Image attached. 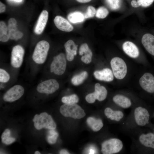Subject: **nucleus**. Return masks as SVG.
<instances>
[{
	"instance_id": "f257e3e1",
	"label": "nucleus",
	"mask_w": 154,
	"mask_h": 154,
	"mask_svg": "<svg viewBox=\"0 0 154 154\" xmlns=\"http://www.w3.org/2000/svg\"><path fill=\"white\" fill-rule=\"evenodd\" d=\"M50 48L48 42L45 40H42L37 44L33 52L32 58L36 63L41 64L46 61Z\"/></svg>"
},
{
	"instance_id": "f03ea898",
	"label": "nucleus",
	"mask_w": 154,
	"mask_h": 154,
	"mask_svg": "<svg viewBox=\"0 0 154 154\" xmlns=\"http://www.w3.org/2000/svg\"><path fill=\"white\" fill-rule=\"evenodd\" d=\"M60 110L61 114L64 116L75 119L81 118L86 115L84 110L76 104H64L60 106Z\"/></svg>"
},
{
	"instance_id": "7ed1b4c3",
	"label": "nucleus",
	"mask_w": 154,
	"mask_h": 154,
	"mask_svg": "<svg viewBox=\"0 0 154 154\" xmlns=\"http://www.w3.org/2000/svg\"><path fill=\"white\" fill-rule=\"evenodd\" d=\"M110 64L115 78L119 80L123 79L127 71V65L123 60L119 57H114L111 60Z\"/></svg>"
},
{
	"instance_id": "20e7f679",
	"label": "nucleus",
	"mask_w": 154,
	"mask_h": 154,
	"mask_svg": "<svg viewBox=\"0 0 154 154\" xmlns=\"http://www.w3.org/2000/svg\"><path fill=\"white\" fill-rule=\"evenodd\" d=\"M66 66V58L63 53H60L53 58L50 66V70L57 75H62L65 72Z\"/></svg>"
},
{
	"instance_id": "39448f33",
	"label": "nucleus",
	"mask_w": 154,
	"mask_h": 154,
	"mask_svg": "<svg viewBox=\"0 0 154 154\" xmlns=\"http://www.w3.org/2000/svg\"><path fill=\"white\" fill-rule=\"evenodd\" d=\"M123 144L117 138H112L104 141L102 144L101 151L104 154H112L119 152L122 149Z\"/></svg>"
},
{
	"instance_id": "423d86ee",
	"label": "nucleus",
	"mask_w": 154,
	"mask_h": 154,
	"mask_svg": "<svg viewBox=\"0 0 154 154\" xmlns=\"http://www.w3.org/2000/svg\"><path fill=\"white\" fill-rule=\"evenodd\" d=\"M59 86V84L56 80L51 79L40 83L37 86L36 89L40 93L50 94L58 90Z\"/></svg>"
},
{
	"instance_id": "0eeeda50",
	"label": "nucleus",
	"mask_w": 154,
	"mask_h": 154,
	"mask_svg": "<svg viewBox=\"0 0 154 154\" xmlns=\"http://www.w3.org/2000/svg\"><path fill=\"white\" fill-rule=\"evenodd\" d=\"M25 89L23 86L16 85L8 90L3 95V100L5 102H13L19 99L23 95Z\"/></svg>"
},
{
	"instance_id": "6e6552de",
	"label": "nucleus",
	"mask_w": 154,
	"mask_h": 154,
	"mask_svg": "<svg viewBox=\"0 0 154 154\" xmlns=\"http://www.w3.org/2000/svg\"><path fill=\"white\" fill-rule=\"evenodd\" d=\"M23 47L19 45L14 46L12 50L11 57V64L14 68H18L22 65L24 55Z\"/></svg>"
},
{
	"instance_id": "1a4fd4ad",
	"label": "nucleus",
	"mask_w": 154,
	"mask_h": 154,
	"mask_svg": "<svg viewBox=\"0 0 154 154\" xmlns=\"http://www.w3.org/2000/svg\"><path fill=\"white\" fill-rule=\"evenodd\" d=\"M135 120L136 123L140 126H144L148 122L149 114L147 110L139 106L135 109L134 112Z\"/></svg>"
},
{
	"instance_id": "9d476101",
	"label": "nucleus",
	"mask_w": 154,
	"mask_h": 154,
	"mask_svg": "<svg viewBox=\"0 0 154 154\" xmlns=\"http://www.w3.org/2000/svg\"><path fill=\"white\" fill-rule=\"evenodd\" d=\"M141 87L145 90L150 93L154 92V77L151 73H145L139 81Z\"/></svg>"
},
{
	"instance_id": "9b49d317",
	"label": "nucleus",
	"mask_w": 154,
	"mask_h": 154,
	"mask_svg": "<svg viewBox=\"0 0 154 154\" xmlns=\"http://www.w3.org/2000/svg\"><path fill=\"white\" fill-rule=\"evenodd\" d=\"M48 13L46 10H43L40 14L34 29L35 34L40 35L42 33L48 21Z\"/></svg>"
},
{
	"instance_id": "f8f14e48",
	"label": "nucleus",
	"mask_w": 154,
	"mask_h": 154,
	"mask_svg": "<svg viewBox=\"0 0 154 154\" xmlns=\"http://www.w3.org/2000/svg\"><path fill=\"white\" fill-rule=\"evenodd\" d=\"M95 78L99 80L110 82L114 79L112 71L109 68H104L101 70H96L94 73Z\"/></svg>"
},
{
	"instance_id": "ddd939ff",
	"label": "nucleus",
	"mask_w": 154,
	"mask_h": 154,
	"mask_svg": "<svg viewBox=\"0 0 154 154\" xmlns=\"http://www.w3.org/2000/svg\"><path fill=\"white\" fill-rule=\"evenodd\" d=\"M54 23L57 28L62 31L70 32L73 29V26L64 17L57 16L54 20Z\"/></svg>"
},
{
	"instance_id": "4468645a",
	"label": "nucleus",
	"mask_w": 154,
	"mask_h": 154,
	"mask_svg": "<svg viewBox=\"0 0 154 154\" xmlns=\"http://www.w3.org/2000/svg\"><path fill=\"white\" fill-rule=\"evenodd\" d=\"M141 42L147 51L154 56V35L150 33L145 34L142 37Z\"/></svg>"
},
{
	"instance_id": "2eb2a0df",
	"label": "nucleus",
	"mask_w": 154,
	"mask_h": 154,
	"mask_svg": "<svg viewBox=\"0 0 154 154\" xmlns=\"http://www.w3.org/2000/svg\"><path fill=\"white\" fill-rule=\"evenodd\" d=\"M124 52L128 56L132 58H136L139 55V51L137 46L133 42L127 41L122 45Z\"/></svg>"
},
{
	"instance_id": "dca6fc26",
	"label": "nucleus",
	"mask_w": 154,
	"mask_h": 154,
	"mask_svg": "<svg viewBox=\"0 0 154 154\" xmlns=\"http://www.w3.org/2000/svg\"><path fill=\"white\" fill-rule=\"evenodd\" d=\"M77 46L71 40H68L65 43L64 46L66 51V58L68 61L73 60L74 56L76 55Z\"/></svg>"
},
{
	"instance_id": "f3484780",
	"label": "nucleus",
	"mask_w": 154,
	"mask_h": 154,
	"mask_svg": "<svg viewBox=\"0 0 154 154\" xmlns=\"http://www.w3.org/2000/svg\"><path fill=\"white\" fill-rule=\"evenodd\" d=\"M79 53L80 55L82 56L81 60L83 62L88 64L91 62L92 53L86 43H84L81 45Z\"/></svg>"
},
{
	"instance_id": "a211bd4d",
	"label": "nucleus",
	"mask_w": 154,
	"mask_h": 154,
	"mask_svg": "<svg viewBox=\"0 0 154 154\" xmlns=\"http://www.w3.org/2000/svg\"><path fill=\"white\" fill-rule=\"evenodd\" d=\"M140 143L147 147L154 149V134L152 133L141 135L139 138Z\"/></svg>"
},
{
	"instance_id": "6ab92c4d",
	"label": "nucleus",
	"mask_w": 154,
	"mask_h": 154,
	"mask_svg": "<svg viewBox=\"0 0 154 154\" xmlns=\"http://www.w3.org/2000/svg\"><path fill=\"white\" fill-rule=\"evenodd\" d=\"M113 100L116 104L124 108L129 107L131 104V100L121 95H115L113 98Z\"/></svg>"
},
{
	"instance_id": "aec40b11",
	"label": "nucleus",
	"mask_w": 154,
	"mask_h": 154,
	"mask_svg": "<svg viewBox=\"0 0 154 154\" xmlns=\"http://www.w3.org/2000/svg\"><path fill=\"white\" fill-rule=\"evenodd\" d=\"M96 99L100 101L104 100L107 95V91L103 86H101L98 83L96 84L95 85V91L94 92Z\"/></svg>"
},
{
	"instance_id": "412c9836",
	"label": "nucleus",
	"mask_w": 154,
	"mask_h": 154,
	"mask_svg": "<svg viewBox=\"0 0 154 154\" xmlns=\"http://www.w3.org/2000/svg\"><path fill=\"white\" fill-rule=\"evenodd\" d=\"M88 125L94 131L100 130L103 127V124L101 119H96L93 117H89L86 120Z\"/></svg>"
},
{
	"instance_id": "4be33fe9",
	"label": "nucleus",
	"mask_w": 154,
	"mask_h": 154,
	"mask_svg": "<svg viewBox=\"0 0 154 154\" xmlns=\"http://www.w3.org/2000/svg\"><path fill=\"white\" fill-rule=\"evenodd\" d=\"M17 21L14 18H11L8 21L7 26L8 34L9 39L15 40V35L18 31L17 27Z\"/></svg>"
},
{
	"instance_id": "5701e85b",
	"label": "nucleus",
	"mask_w": 154,
	"mask_h": 154,
	"mask_svg": "<svg viewBox=\"0 0 154 154\" xmlns=\"http://www.w3.org/2000/svg\"><path fill=\"white\" fill-rule=\"evenodd\" d=\"M69 21L73 23H81L85 19L84 15L80 12H75L70 13L67 17Z\"/></svg>"
},
{
	"instance_id": "b1692460",
	"label": "nucleus",
	"mask_w": 154,
	"mask_h": 154,
	"mask_svg": "<svg viewBox=\"0 0 154 154\" xmlns=\"http://www.w3.org/2000/svg\"><path fill=\"white\" fill-rule=\"evenodd\" d=\"M88 75V73L86 71H83L80 74L74 76L71 79V82L74 85H79L84 82L87 78Z\"/></svg>"
},
{
	"instance_id": "393cba45",
	"label": "nucleus",
	"mask_w": 154,
	"mask_h": 154,
	"mask_svg": "<svg viewBox=\"0 0 154 154\" xmlns=\"http://www.w3.org/2000/svg\"><path fill=\"white\" fill-rule=\"evenodd\" d=\"M9 39L7 26L3 21L0 22V40L3 42L8 41Z\"/></svg>"
},
{
	"instance_id": "a878e982",
	"label": "nucleus",
	"mask_w": 154,
	"mask_h": 154,
	"mask_svg": "<svg viewBox=\"0 0 154 154\" xmlns=\"http://www.w3.org/2000/svg\"><path fill=\"white\" fill-rule=\"evenodd\" d=\"M79 100L78 97L75 94L64 96L61 99L62 102L66 104H76L78 102Z\"/></svg>"
},
{
	"instance_id": "bb28decb",
	"label": "nucleus",
	"mask_w": 154,
	"mask_h": 154,
	"mask_svg": "<svg viewBox=\"0 0 154 154\" xmlns=\"http://www.w3.org/2000/svg\"><path fill=\"white\" fill-rule=\"evenodd\" d=\"M108 7L112 10H116L121 6V0H105Z\"/></svg>"
},
{
	"instance_id": "cd10ccee",
	"label": "nucleus",
	"mask_w": 154,
	"mask_h": 154,
	"mask_svg": "<svg viewBox=\"0 0 154 154\" xmlns=\"http://www.w3.org/2000/svg\"><path fill=\"white\" fill-rule=\"evenodd\" d=\"M108 13L109 11L106 7H101L96 11V16L99 18L104 19L107 16Z\"/></svg>"
},
{
	"instance_id": "c85d7f7f",
	"label": "nucleus",
	"mask_w": 154,
	"mask_h": 154,
	"mask_svg": "<svg viewBox=\"0 0 154 154\" xmlns=\"http://www.w3.org/2000/svg\"><path fill=\"white\" fill-rule=\"evenodd\" d=\"M10 79V76L9 73L4 69H0V82L2 83L8 82Z\"/></svg>"
},
{
	"instance_id": "c756f323",
	"label": "nucleus",
	"mask_w": 154,
	"mask_h": 154,
	"mask_svg": "<svg viewBox=\"0 0 154 154\" xmlns=\"http://www.w3.org/2000/svg\"><path fill=\"white\" fill-rule=\"evenodd\" d=\"M96 11L94 7L92 6H89L86 12L84 15L85 18H89L94 17L96 15Z\"/></svg>"
},
{
	"instance_id": "7c9ffc66",
	"label": "nucleus",
	"mask_w": 154,
	"mask_h": 154,
	"mask_svg": "<svg viewBox=\"0 0 154 154\" xmlns=\"http://www.w3.org/2000/svg\"><path fill=\"white\" fill-rule=\"evenodd\" d=\"M51 131V132H50V133L52 134V135L48 137L47 140L49 143L52 144L56 142L58 136V134L53 130Z\"/></svg>"
},
{
	"instance_id": "2f4dec72",
	"label": "nucleus",
	"mask_w": 154,
	"mask_h": 154,
	"mask_svg": "<svg viewBox=\"0 0 154 154\" xmlns=\"http://www.w3.org/2000/svg\"><path fill=\"white\" fill-rule=\"evenodd\" d=\"M85 99L86 101L89 103L94 102L96 98L94 92L89 94L86 97Z\"/></svg>"
},
{
	"instance_id": "473e14b6",
	"label": "nucleus",
	"mask_w": 154,
	"mask_h": 154,
	"mask_svg": "<svg viewBox=\"0 0 154 154\" xmlns=\"http://www.w3.org/2000/svg\"><path fill=\"white\" fill-rule=\"evenodd\" d=\"M15 141V139L14 137H9L5 139H2V142L6 145H9L13 143Z\"/></svg>"
},
{
	"instance_id": "72a5a7b5",
	"label": "nucleus",
	"mask_w": 154,
	"mask_h": 154,
	"mask_svg": "<svg viewBox=\"0 0 154 154\" xmlns=\"http://www.w3.org/2000/svg\"><path fill=\"white\" fill-rule=\"evenodd\" d=\"M143 0H132L131 3V6L133 7H137L141 5Z\"/></svg>"
},
{
	"instance_id": "f704fd0d",
	"label": "nucleus",
	"mask_w": 154,
	"mask_h": 154,
	"mask_svg": "<svg viewBox=\"0 0 154 154\" xmlns=\"http://www.w3.org/2000/svg\"><path fill=\"white\" fill-rule=\"evenodd\" d=\"M114 111L110 108H107L104 110V114L106 117L110 118L113 113Z\"/></svg>"
},
{
	"instance_id": "c9c22d12",
	"label": "nucleus",
	"mask_w": 154,
	"mask_h": 154,
	"mask_svg": "<svg viewBox=\"0 0 154 154\" xmlns=\"http://www.w3.org/2000/svg\"><path fill=\"white\" fill-rule=\"evenodd\" d=\"M11 131L10 129H6L2 133L1 136V139H5L10 137Z\"/></svg>"
},
{
	"instance_id": "e433bc0d",
	"label": "nucleus",
	"mask_w": 154,
	"mask_h": 154,
	"mask_svg": "<svg viewBox=\"0 0 154 154\" xmlns=\"http://www.w3.org/2000/svg\"><path fill=\"white\" fill-rule=\"evenodd\" d=\"M154 0H143L141 6L144 7H146L151 5L154 1Z\"/></svg>"
},
{
	"instance_id": "4c0bfd02",
	"label": "nucleus",
	"mask_w": 154,
	"mask_h": 154,
	"mask_svg": "<svg viewBox=\"0 0 154 154\" xmlns=\"http://www.w3.org/2000/svg\"><path fill=\"white\" fill-rule=\"evenodd\" d=\"M23 36V33L18 30L15 35V40H17L22 38Z\"/></svg>"
},
{
	"instance_id": "58836bf2",
	"label": "nucleus",
	"mask_w": 154,
	"mask_h": 154,
	"mask_svg": "<svg viewBox=\"0 0 154 154\" xmlns=\"http://www.w3.org/2000/svg\"><path fill=\"white\" fill-rule=\"evenodd\" d=\"M114 112L120 119L123 117V114L121 111L117 110L114 111Z\"/></svg>"
},
{
	"instance_id": "ea45409f",
	"label": "nucleus",
	"mask_w": 154,
	"mask_h": 154,
	"mask_svg": "<svg viewBox=\"0 0 154 154\" xmlns=\"http://www.w3.org/2000/svg\"><path fill=\"white\" fill-rule=\"evenodd\" d=\"M6 6L5 5L2 3L1 1L0 2V13H2L4 12L5 10Z\"/></svg>"
},
{
	"instance_id": "a19ab883",
	"label": "nucleus",
	"mask_w": 154,
	"mask_h": 154,
	"mask_svg": "<svg viewBox=\"0 0 154 154\" xmlns=\"http://www.w3.org/2000/svg\"><path fill=\"white\" fill-rule=\"evenodd\" d=\"M60 154H69V153L66 150L62 149L60 151Z\"/></svg>"
},
{
	"instance_id": "79ce46f5",
	"label": "nucleus",
	"mask_w": 154,
	"mask_h": 154,
	"mask_svg": "<svg viewBox=\"0 0 154 154\" xmlns=\"http://www.w3.org/2000/svg\"><path fill=\"white\" fill-rule=\"evenodd\" d=\"M92 0H76L78 2L81 3H86Z\"/></svg>"
},
{
	"instance_id": "37998d69",
	"label": "nucleus",
	"mask_w": 154,
	"mask_h": 154,
	"mask_svg": "<svg viewBox=\"0 0 154 154\" xmlns=\"http://www.w3.org/2000/svg\"><path fill=\"white\" fill-rule=\"evenodd\" d=\"M38 115V114H36L34 116V118H33V121L34 122H37Z\"/></svg>"
},
{
	"instance_id": "c03bdc74",
	"label": "nucleus",
	"mask_w": 154,
	"mask_h": 154,
	"mask_svg": "<svg viewBox=\"0 0 154 154\" xmlns=\"http://www.w3.org/2000/svg\"><path fill=\"white\" fill-rule=\"evenodd\" d=\"M34 153L35 154H41L40 152L38 151H35Z\"/></svg>"
},
{
	"instance_id": "a18cd8bd",
	"label": "nucleus",
	"mask_w": 154,
	"mask_h": 154,
	"mask_svg": "<svg viewBox=\"0 0 154 154\" xmlns=\"http://www.w3.org/2000/svg\"><path fill=\"white\" fill-rule=\"evenodd\" d=\"M13 0L16 2H21L22 1V0Z\"/></svg>"
}]
</instances>
